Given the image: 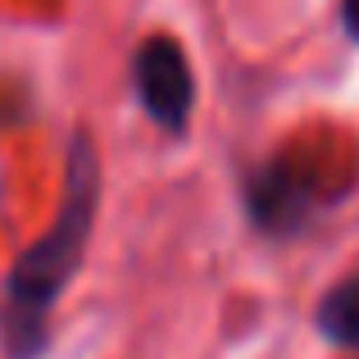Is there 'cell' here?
Instances as JSON below:
<instances>
[{
    "label": "cell",
    "mask_w": 359,
    "mask_h": 359,
    "mask_svg": "<svg viewBox=\"0 0 359 359\" xmlns=\"http://www.w3.org/2000/svg\"><path fill=\"white\" fill-rule=\"evenodd\" d=\"M100 214V159L87 137H73L69 146V168H64V201L55 210L50 228L41 232L9 269V351L14 359H32L41 351V327L46 309L69 291L87 259L91 232Z\"/></svg>",
    "instance_id": "1"
},
{
    "label": "cell",
    "mask_w": 359,
    "mask_h": 359,
    "mask_svg": "<svg viewBox=\"0 0 359 359\" xmlns=\"http://www.w3.org/2000/svg\"><path fill=\"white\" fill-rule=\"evenodd\" d=\"M132 87H137L141 109L150 114V123H159L164 132H182L196 105V78L187 50L173 36L155 32L137 46L132 55Z\"/></svg>",
    "instance_id": "2"
},
{
    "label": "cell",
    "mask_w": 359,
    "mask_h": 359,
    "mask_svg": "<svg viewBox=\"0 0 359 359\" xmlns=\"http://www.w3.org/2000/svg\"><path fill=\"white\" fill-rule=\"evenodd\" d=\"M318 332L341 351H359V278H346L318 300L314 309Z\"/></svg>",
    "instance_id": "3"
},
{
    "label": "cell",
    "mask_w": 359,
    "mask_h": 359,
    "mask_svg": "<svg viewBox=\"0 0 359 359\" xmlns=\"http://www.w3.org/2000/svg\"><path fill=\"white\" fill-rule=\"evenodd\" d=\"M341 23H346V32L359 41V0H341Z\"/></svg>",
    "instance_id": "4"
}]
</instances>
